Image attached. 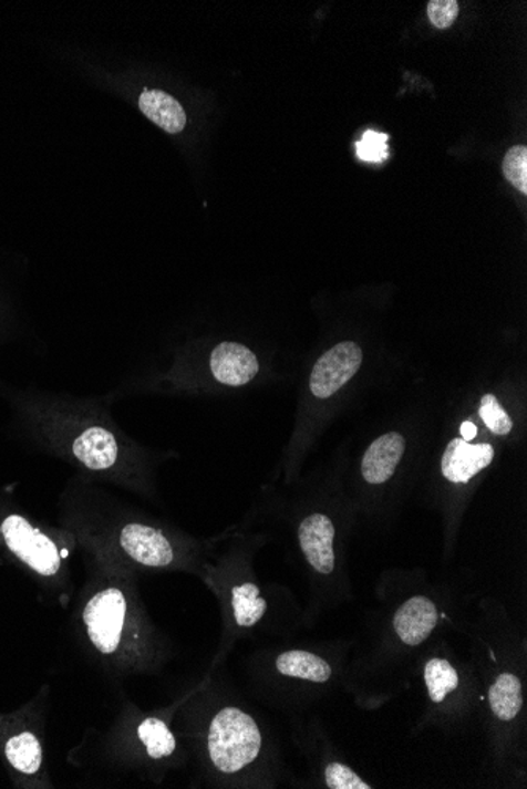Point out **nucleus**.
Returning a JSON list of instances; mask_svg holds the SVG:
<instances>
[{
    "label": "nucleus",
    "instance_id": "obj_1",
    "mask_svg": "<svg viewBox=\"0 0 527 789\" xmlns=\"http://www.w3.org/2000/svg\"><path fill=\"white\" fill-rule=\"evenodd\" d=\"M81 549L87 579L81 595L80 624L89 656L113 676L148 672L157 647L140 599V574L102 550Z\"/></svg>",
    "mask_w": 527,
    "mask_h": 789
},
{
    "label": "nucleus",
    "instance_id": "obj_2",
    "mask_svg": "<svg viewBox=\"0 0 527 789\" xmlns=\"http://www.w3.org/2000/svg\"><path fill=\"white\" fill-rule=\"evenodd\" d=\"M111 407L106 394L62 397L50 407L58 448L84 478L151 498L157 456L118 426Z\"/></svg>",
    "mask_w": 527,
    "mask_h": 789
},
{
    "label": "nucleus",
    "instance_id": "obj_3",
    "mask_svg": "<svg viewBox=\"0 0 527 789\" xmlns=\"http://www.w3.org/2000/svg\"><path fill=\"white\" fill-rule=\"evenodd\" d=\"M69 533L78 547L102 550L136 574L168 571L184 561V547L165 525L87 478L74 486Z\"/></svg>",
    "mask_w": 527,
    "mask_h": 789
},
{
    "label": "nucleus",
    "instance_id": "obj_4",
    "mask_svg": "<svg viewBox=\"0 0 527 789\" xmlns=\"http://www.w3.org/2000/svg\"><path fill=\"white\" fill-rule=\"evenodd\" d=\"M107 758L140 770L144 762L166 761L176 754L177 740L165 718L127 710L106 736Z\"/></svg>",
    "mask_w": 527,
    "mask_h": 789
},
{
    "label": "nucleus",
    "instance_id": "obj_5",
    "mask_svg": "<svg viewBox=\"0 0 527 789\" xmlns=\"http://www.w3.org/2000/svg\"><path fill=\"white\" fill-rule=\"evenodd\" d=\"M262 750V735L250 714L236 706L223 707L207 729V754L221 774H239L254 765Z\"/></svg>",
    "mask_w": 527,
    "mask_h": 789
},
{
    "label": "nucleus",
    "instance_id": "obj_6",
    "mask_svg": "<svg viewBox=\"0 0 527 789\" xmlns=\"http://www.w3.org/2000/svg\"><path fill=\"white\" fill-rule=\"evenodd\" d=\"M0 539L7 550L35 574L44 579L65 574L72 546L59 543L21 513H9L0 520Z\"/></svg>",
    "mask_w": 527,
    "mask_h": 789
},
{
    "label": "nucleus",
    "instance_id": "obj_7",
    "mask_svg": "<svg viewBox=\"0 0 527 789\" xmlns=\"http://www.w3.org/2000/svg\"><path fill=\"white\" fill-rule=\"evenodd\" d=\"M363 352L355 342L337 344L314 364L310 375V390L319 399H329L358 374Z\"/></svg>",
    "mask_w": 527,
    "mask_h": 789
},
{
    "label": "nucleus",
    "instance_id": "obj_8",
    "mask_svg": "<svg viewBox=\"0 0 527 789\" xmlns=\"http://www.w3.org/2000/svg\"><path fill=\"white\" fill-rule=\"evenodd\" d=\"M209 371L211 378L218 385L242 388L258 377L261 364L254 350L248 349L247 345L239 342H221L211 350Z\"/></svg>",
    "mask_w": 527,
    "mask_h": 789
},
{
    "label": "nucleus",
    "instance_id": "obj_9",
    "mask_svg": "<svg viewBox=\"0 0 527 789\" xmlns=\"http://www.w3.org/2000/svg\"><path fill=\"white\" fill-rule=\"evenodd\" d=\"M300 549L306 554L308 563L319 574H330L335 569V527L324 513H311L299 525Z\"/></svg>",
    "mask_w": 527,
    "mask_h": 789
},
{
    "label": "nucleus",
    "instance_id": "obj_10",
    "mask_svg": "<svg viewBox=\"0 0 527 789\" xmlns=\"http://www.w3.org/2000/svg\"><path fill=\"white\" fill-rule=\"evenodd\" d=\"M495 459V449L488 443L473 445L463 438H455L445 449L441 460V471L447 481L469 482L475 475L488 467Z\"/></svg>",
    "mask_w": 527,
    "mask_h": 789
},
{
    "label": "nucleus",
    "instance_id": "obj_11",
    "mask_svg": "<svg viewBox=\"0 0 527 789\" xmlns=\"http://www.w3.org/2000/svg\"><path fill=\"white\" fill-rule=\"evenodd\" d=\"M436 624V605L423 595H415L404 602L393 617L396 635L407 646H417L425 642Z\"/></svg>",
    "mask_w": 527,
    "mask_h": 789
},
{
    "label": "nucleus",
    "instance_id": "obj_12",
    "mask_svg": "<svg viewBox=\"0 0 527 789\" xmlns=\"http://www.w3.org/2000/svg\"><path fill=\"white\" fill-rule=\"evenodd\" d=\"M406 442L401 434L389 432L371 443L362 459V476L369 484H384L392 478L403 459Z\"/></svg>",
    "mask_w": 527,
    "mask_h": 789
},
{
    "label": "nucleus",
    "instance_id": "obj_13",
    "mask_svg": "<svg viewBox=\"0 0 527 789\" xmlns=\"http://www.w3.org/2000/svg\"><path fill=\"white\" fill-rule=\"evenodd\" d=\"M141 113L158 128L168 134H179L187 126V114L184 106L169 93L158 89L144 87L137 98Z\"/></svg>",
    "mask_w": 527,
    "mask_h": 789
},
{
    "label": "nucleus",
    "instance_id": "obj_14",
    "mask_svg": "<svg viewBox=\"0 0 527 789\" xmlns=\"http://www.w3.org/2000/svg\"><path fill=\"white\" fill-rule=\"evenodd\" d=\"M229 605L234 624L239 629L255 627L267 612V601L255 582L234 584L229 591Z\"/></svg>",
    "mask_w": 527,
    "mask_h": 789
},
{
    "label": "nucleus",
    "instance_id": "obj_15",
    "mask_svg": "<svg viewBox=\"0 0 527 789\" xmlns=\"http://www.w3.org/2000/svg\"><path fill=\"white\" fill-rule=\"evenodd\" d=\"M278 673L310 683H328L332 676V666L324 658L307 653V651H286L277 657Z\"/></svg>",
    "mask_w": 527,
    "mask_h": 789
},
{
    "label": "nucleus",
    "instance_id": "obj_16",
    "mask_svg": "<svg viewBox=\"0 0 527 789\" xmlns=\"http://www.w3.org/2000/svg\"><path fill=\"white\" fill-rule=\"evenodd\" d=\"M7 761L11 768L25 776H35L42 770L43 748L39 738L31 731H22L11 736L3 747Z\"/></svg>",
    "mask_w": 527,
    "mask_h": 789
},
{
    "label": "nucleus",
    "instance_id": "obj_17",
    "mask_svg": "<svg viewBox=\"0 0 527 789\" xmlns=\"http://www.w3.org/2000/svg\"><path fill=\"white\" fill-rule=\"evenodd\" d=\"M489 705L499 720H514L523 707L521 683L518 677L512 673H504L497 677L496 683L489 688Z\"/></svg>",
    "mask_w": 527,
    "mask_h": 789
},
{
    "label": "nucleus",
    "instance_id": "obj_18",
    "mask_svg": "<svg viewBox=\"0 0 527 789\" xmlns=\"http://www.w3.org/2000/svg\"><path fill=\"white\" fill-rule=\"evenodd\" d=\"M423 675H425L430 698L434 703H443L444 698L458 687V673L445 658H432V661H428Z\"/></svg>",
    "mask_w": 527,
    "mask_h": 789
},
{
    "label": "nucleus",
    "instance_id": "obj_19",
    "mask_svg": "<svg viewBox=\"0 0 527 789\" xmlns=\"http://www.w3.org/2000/svg\"><path fill=\"white\" fill-rule=\"evenodd\" d=\"M504 175L519 193H527V148L525 145H515L504 156Z\"/></svg>",
    "mask_w": 527,
    "mask_h": 789
},
{
    "label": "nucleus",
    "instance_id": "obj_20",
    "mask_svg": "<svg viewBox=\"0 0 527 789\" xmlns=\"http://www.w3.org/2000/svg\"><path fill=\"white\" fill-rule=\"evenodd\" d=\"M480 416L493 434L508 435L514 429V421L508 413L504 411L503 405L496 399L493 394H486L480 404Z\"/></svg>",
    "mask_w": 527,
    "mask_h": 789
},
{
    "label": "nucleus",
    "instance_id": "obj_21",
    "mask_svg": "<svg viewBox=\"0 0 527 789\" xmlns=\"http://www.w3.org/2000/svg\"><path fill=\"white\" fill-rule=\"evenodd\" d=\"M389 136L384 133L373 132L369 129L363 134L362 139L355 144V152L362 162L382 163L389 156Z\"/></svg>",
    "mask_w": 527,
    "mask_h": 789
},
{
    "label": "nucleus",
    "instance_id": "obj_22",
    "mask_svg": "<svg viewBox=\"0 0 527 789\" xmlns=\"http://www.w3.org/2000/svg\"><path fill=\"white\" fill-rule=\"evenodd\" d=\"M326 783L332 789H370L366 781L360 779L358 774L341 762H332L326 768Z\"/></svg>",
    "mask_w": 527,
    "mask_h": 789
},
{
    "label": "nucleus",
    "instance_id": "obj_23",
    "mask_svg": "<svg viewBox=\"0 0 527 789\" xmlns=\"http://www.w3.org/2000/svg\"><path fill=\"white\" fill-rule=\"evenodd\" d=\"M458 2L456 0H432L428 3V17L434 28L447 29L458 18Z\"/></svg>",
    "mask_w": 527,
    "mask_h": 789
},
{
    "label": "nucleus",
    "instance_id": "obj_24",
    "mask_svg": "<svg viewBox=\"0 0 527 789\" xmlns=\"http://www.w3.org/2000/svg\"><path fill=\"white\" fill-rule=\"evenodd\" d=\"M459 430H462L463 440L466 442H473L475 435H477V426H475L474 423H471V421H464L462 429Z\"/></svg>",
    "mask_w": 527,
    "mask_h": 789
}]
</instances>
